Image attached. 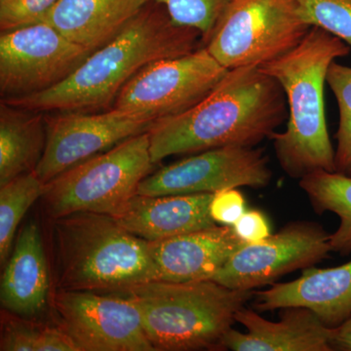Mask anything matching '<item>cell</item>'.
<instances>
[{"mask_svg": "<svg viewBox=\"0 0 351 351\" xmlns=\"http://www.w3.org/2000/svg\"><path fill=\"white\" fill-rule=\"evenodd\" d=\"M288 119L282 87L258 66L230 69L203 100L157 120L149 135L152 162L228 147H257Z\"/></svg>", "mask_w": 351, "mask_h": 351, "instance_id": "1", "label": "cell"}, {"mask_svg": "<svg viewBox=\"0 0 351 351\" xmlns=\"http://www.w3.org/2000/svg\"><path fill=\"white\" fill-rule=\"evenodd\" d=\"M201 47H205L201 32L176 24L165 7L151 1L63 82L39 93L1 101L41 112L112 107L122 88L145 66Z\"/></svg>", "mask_w": 351, "mask_h": 351, "instance_id": "2", "label": "cell"}, {"mask_svg": "<svg viewBox=\"0 0 351 351\" xmlns=\"http://www.w3.org/2000/svg\"><path fill=\"white\" fill-rule=\"evenodd\" d=\"M350 53V46L341 39L311 27L294 49L258 66L281 85L287 99V126L270 140L277 161L293 179L301 180L315 171L336 172L324 88L332 62Z\"/></svg>", "mask_w": 351, "mask_h": 351, "instance_id": "3", "label": "cell"}, {"mask_svg": "<svg viewBox=\"0 0 351 351\" xmlns=\"http://www.w3.org/2000/svg\"><path fill=\"white\" fill-rule=\"evenodd\" d=\"M56 289L122 294L159 280L149 243L112 215L78 212L53 219Z\"/></svg>", "mask_w": 351, "mask_h": 351, "instance_id": "4", "label": "cell"}, {"mask_svg": "<svg viewBox=\"0 0 351 351\" xmlns=\"http://www.w3.org/2000/svg\"><path fill=\"white\" fill-rule=\"evenodd\" d=\"M137 306L156 351L219 350L237 322L235 314L255 292L235 290L212 279L152 280L122 294Z\"/></svg>", "mask_w": 351, "mask_h": 351, "instance_id": "5", "label": "cell"}, {"mask_svg": "<svg viewBox=\"0 0 351 351\" xmlns=\"http://www.w3.org/2000/svg\"><path fill=\"white\" fill-rule=\"evenodd\" d=\"M149 132L76 164L45 184L43 204L54 219L78 212L112 215L154 168Z\"/></svg>", "mask_w": 351, "mask_h": 351, "instance_id": "6", "label": "cell"}, {"mask_svg": "<svg viewBox=\"0 0 351 351\" xmlns=\"http://www.w3.org/2000/svg\"><path fill=\"white\" fill-rule=\"evenodd\" d=\"M311 27L298 0H232L205 47L228 71L261 66L294 49Z\"/></svg>", "mask_w": 351, "mask_h": 351, "instance_id": "7", "label": "cell"}, {"mask_svg": "<svg viewBox=\"0 0 351 351\" xmlns=\"http://www.w3.org/2000/svg\"><path fill=\"white\" fill-rule=\"evenodd\" d=\"M228 71L206 47L157 60L126 83L110 108L147 115L156 121L173 117L203 100Z\"/></svg>", "mask_w": 351, "mask_h": 351, "instance_id": "8", "label": "cell"}, {"mask_svg": "<svg viewBox=\"0 0 351 351\" xmlns=\"http://www.w3.org/2000/svg\"><path fill=\"white\" fill-rule=\"evenodd\" d=\"M94 51L73 43L45 22L2 32V99L45 91L71 75Z\"/></svg>", "mask_w": 351, "mask_h": 351, "instance_id": "9", "label": "cell"}, {"mask_svg": "<svg viewBox=\"0 0 351 351\" xmlns=\"http://www.w3.org/2000/svg\"><path fill=\"white\" fill-rule=\"evenodd\" d=\"M330 237L317 223L292 221L263 241L245 244L210 279L235 290L274 285L285 274L327 258Z\"/></svg>", "mask_w": 351, "mask_h": 351, "instance_id": "10", "label": "cell"}, {"mask_svg": "<svg viewBox=\"0 0 351 351\" xmlns=\"http://www.w3.org/2000/svg\"><path fill=\"white\" fill-rule=\"evenodd\" d=\"M52 301L59 327L80 351H156L125 295L56 289Z\"/></svg>", "mask_w": 351, "mask_h": 351, "instance_id": "11", "label": "cell"}, {"mask_svg": "<svg viewBox=\"0 0 351 351\" xmlns=\"http://www.w3.org/2000/svg\"><path fill=\"white\" fill-rule=\"evenodd\" d=\"M272 171L262 149L228 145L198 152L152 173L138 195L160 196L216 193L241 186H269Z\"/></svg>", "mask_w": 351, "mask_h": 351, "instance_id": "12", "label": "cell"}, {"mask_svg": "<svg viewBox=\"0 0 351 351\" xmlns=\"http://www.w3.org/2000/svg\"><path fill=\"white\" fill-rule=\"evenodd\" d=\"M45 149L34 173L47 184L53 178L127 138L151 130L156 120L110 108L104 112L80 110L45 115Z\"/></svg>", "mask_w": 351, "mask_h": 351, "instance_id": "13", "label": "cell"}, {"mask_svg": "<svg viewBox=\"0 0 351 351\" xmlns=\"http://www.w3.org/2000/svg\"><path fill=\"white\" fill-rule=\"evenodd\" d=\"M235 320L246 332L230 329L223 337L221 350L233 351H334L332 328L323 324L306 307L282 308L281 319L269 321L257 311L241 307Z\"/></svg>", "mask_w": 351, "mask_h": 351, "instance_id": "14", "label": "cell"}, {"mask_svg": "<svg viewBox=\"0 0 351 351\" xmlns=\"http://www.w3.org/2000/svg\"><path fill=\"white\" fill-rule=\"evenodd\" d=\"M149 243L159 280L189 282L211 278L246 242L232 226H216Z\"/></svg>", "mask_w": 351, "mask_h": 351, "instance_id": "15", "label": "cell"}, {"mask_svg": "<svg viewBox=\"0 0 351 351\" xmlns=\"http://www.w3.org/2000/svg\"><path fill=\"white\" fill-rule=\"evenodd\" d=\"M255 295V306L261 313L306 307L332 329L351 316V261L331 269L307 267L300 278L274 284Z\"/></svg>", "mask_w": 351, "mask_h": 351, "instance_id": "16", "label": "cell"}, {"mask_svg": "<svg viewBox=\"0 0 351 351\" xmlns=\"http://www.w3.org/2000/svg\"><path fill=\"white\" fill-rule=\"evenodd\" d=\"M214 193L135 195L112 215L129 232L147 240L169 239L218 226L210 214Z\"/></svg>", "mask_w": 351, "mask_h": 351, "instance_id": "17", "label": "cell"}, {"mask_svg": "<svg viewBox=\"0 0 351 351\" xmlns=\"http://www.w3.org/2000/svg\"><path fill=\"white\" fill-rule=\"evenodd\" d=\"M49 294V270L40 230L31 221L21 230L4 265L0 302L4 311L32 321L45 311Z\"/></svg>", "mask_w": 351, "mask_h": 351, "instance_id": "18", "label": "cell"}, {"mask_svg": "<svg viewBox=\"0 0 351 351\" xmlns=\"http://www.w3.org/2000/svg\"><path fill=\"white\" fill-rule=\"evenodd\" d=\"M151 0H59L43 22L92 51L103 47Z\"/></svg>", "mask_w": 351, "mask_h": 351, "instance_id": "19", "label": "cell"}, {"mask_svg": "<svg viewBox=\"0 0 351 351\" xmlns=\"http://www.w3.org/2000/svg\"><path fill=\"white\" fill-rule=\"evenodd\" d=\"M47 130L43 112L1 101L0 105V186L38 167Z\"/></svg>", "mask_w": 351, "mask_h": 351, "instance_id": "20", "label": "cell"}, {"mask_svg": "<svg viewBox=\"0 0 351 351\" xmlns=\"http://www.w3.org/2000/svg\"><path fill=\"white\" fill-rule=\"evenodd\" d=\"M300 186L317 213L331 212L339 217V225L330 237L332 252L351 253V177L337 172L315 171L300 180Z\"/></svg>", "mask_w": 351, "mask_h": 351, "instance_id": "21", "label": "cell"}, {"mask_svg": "<svg viewBox=\"0 0 351 351\" xmlns=\"http://www.w3.org/2000/svg\"><path fill=\"white\" fill-rule=\"evenodd\" d=\"M45 184L34 171L0 186V263L3 267L13 250L18 226L27 210L43 195Z\"/></svg>", "mask_w": 351, "mask_h": 351, "instance_id": "22", "label": "cell"}, {"mask_svg": "<svg viewBox=\"0 0 351 351\" xmlns=\"http://www.w3.org/2000/svg\"><path fill=\"white\" fill-rule=\"evenodd\" d=\"M326 82L338 101L339 113L335 149L336 172L351 177V66L332 62Z\"/></svg>", "mask_w": 351, "mask_h": 351, "instance_id": "23", "label": "cell"}, {"mask_svg": "<svg viewBox=\"0 0 351 351\" xmlns=\"http://www.w3.org/2000/svg\"><path fill=\"white\" fill-rule=\"evenodd\" d=\"M165 7L173 22L201 32L205 46L232 0H151Z\"/></svg>", "mask_w": 351, "mask_h": 351, "instance_id": "24", "label": "cell"}, {"mask_svg": "<svg viewBox=\"0 0 351 351\" xmlns=\"http://www.w3.org/2000/svg\"><path fill=\"white\" fill-rule=\"evenodd\" d=\"M299 14L311 27H318L351 47V0H298Z\"/></svg>", "mask_w": 351, "mask_h": 351, "instance_id": "25", "label": "cell"}, {"mask_svg": "<svg viewBox=\"0 0 351 351\" xmlns=\"http://www.w3.org/2000/svg\"><path fill=\"white\" fill-rule=\"evenodd\" d=\"M59 0H0V29L12 31L43 22Z\"/></svg>", "mask_w": 351, "mask_h": 351, "instance_id": "26", "label": "cell"}, {"mask_svg": "<svg viewBox=\"0 0 351 351\" xmlns=\"http://www.w3.org/2000/svg\"><path fill=\"white\" fill-rule=\"evenodd\" d=\"M9 314L10 317H2L0 350L38 351L43 327H36L32 320Z\"/></svg>", "mask_w": 351, "mask_h": 351, "instance_id": "27", "label": "cell"}, {"mask_svg": "<svg viewBox=\"0 0 351 351\" xmlns=\"http://www.w3.org/2000/svg\"><path fill=\"white\" fill-rule=\"evenodd\" d=\"M246 211L243 195L237 189H226L214 193L210 214L217 225L232 226Z\"/></svg>", "mask_w": 351, "mask_h": 351, "instance_id": "28", "label": "cell"}, {"mask_svg": "<svg viewBox=\"0 0 351 351\" xmlns=\"http://www.w3.org/2000/svg\"><path fill=\"white\" fill-rule=\"evenodd\" d=\"M232 228L246 243H258L271 234L269 221L258 210L245 211Z\"/></svg>", "mask_w": 351, "mask_h": 351, "instance_id": "29", "label": "cell"}, {"mask_svg": "<svg viewBox=\"0 0 351 351\" xmlns=\"http://www.w3.org/2000/svg\"><path fill=\"white\" fill-rule=\"evenodd\" d=\"M38 351H80L75 341L61 327H44Z\"/></svg>", "mask_w": 351, "mask_h": 351, "instance_id": "30", "label": "cell"}, {"mask_svg": "<svg viewBox=\"0 0 351 351\" xmlns=\"http://www.w3.org/2000/svg\"><path fill=\"white\" fill-rule=\"evenodd\" d=\"M332 350L351 351V316L339 326L332 328Z\"/></svg>", "mask_w": 351, "mask_h": 351, "instance_id": "31", "label": "cell"}]
</instances>
